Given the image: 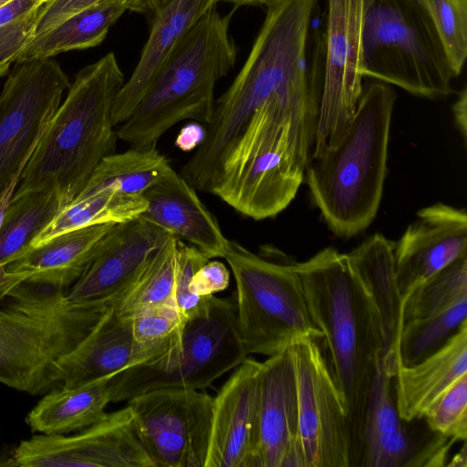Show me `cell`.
<instances>
[{
	"instance_id": "cell-12",
	"label": "cell",
	"mask_w": 467,
	"mask_h": 467,
	"mask_svg": "<svg viewBox=\"0 0 467 467\" xmlns=\"http://www.w3.org/2000/svg\"><path fill=\"white\" fill-rule=\"evenodd\" d=\"M213 399L202 390L163 388L127 400L138 436L155 467H204Z\"/></svg>"
},
{
	"instance_id": "cell-16",
	"label": "cell",
	"mask_w": 467,
	"mask_h": 467,
	"mask_svg": "<svg viewBox=\"0 0 467 467\" xmlns=\"http://www.w3.org/2000/svg\"><path fill=\"white\" fill-rule=\"evenodd\" d=\"M248 357L213 399L209 449L204 467H259V374Z\"/></svg>"
},
{
	"instance_id": "cell-22",
	"label": "cell",
	"mask_w": 467,
	"mask_h": 467,
	"mask_svg": "<svg viewBox=\"0 0 467 467\" xmlns=\"http://www.w3.org/2000/svg\"><path fill=\"white\" fill-rule=\"evenodd\" d=\"M218 2L169 0L155 13L137 66L116 96L112 110L115 127L132 115L176 45Z\"/></svg>"
},
{
	"instance_id": "cell-26",
	"label": "cell",
	"mask_w": 467,
	"mask_h": 467,
	"mask_svg": "<svg viewBox=\"0 0 467 467\" xmlns=\"http://www.w3.org/2000/svg\"><path fill=\"white\" fill-rule=\"evenodd\" d=\"M109 379L49 390L26 414V423L32 432L67 435L99 422L108 415L106 408L111 402Z\"/></svg>"
},
{
	"instance_id": "cell-34",
	"label": "cell",
	"mask_w": 467,
	"mask_h": 467,
	"mask_svg": "<svg viewBox=\"0 0 467 467\" xmlns=\"http://www.w3.org/2000/svg\"><path fill=\"white\" fill-rule=\"evenodd\" d=\"M431 20L455 77L467 57V0H416Z\"/></svg>"
},
{
	"instance_id": "cell-24",
	"label": "cell",
	"mask_w": 467,
	"mask_h": 467,
	"mask_svg": "<svg viewBox=\"0 0 467 467\" xmlns=\"http://www.w3.org/2000/svg\"><path fill=\"white\" fill-rule=\"evenodd\" d=\"M467 374V321L435 353L420 362L399 366L396 405L404 420L423 418L428 407Z\"/></svg>"
},
{
	"instance_id": "cell-21",
	"label": "cell",
	"mask_w": 467,
	"mask_h": 467,
	"mask_svg": "<svg viewBox=\"0 0 467 467\" xmlns=\"http://www.w3.org/2000/svg\"><path fill=\"white\" fill-rule=\"evenodd\" d=\"M170 347L152 348L137 343L130 320L120 317L110 306L91 334L58 362L62 386L111 379L126 368L161 355Z\"/></svg>"
},
{
	"instance_id": "cell-33",
	"label": "cell",
	"mask_w": 467,
	"mask_h": 467,
	"mask_svg": "<svg viewBox=\"0 0 467 467\" xmlns=\"http://www.w3.org/2000/svg\"><path fill=\"white\" fill-rule=\"evenodd\" d=\"M467 297V256L462 257L414 288L404 299L403 324L441 311Z\"/></svg>"
},
{
	"instance_id": "cell-29",
	"label": "cell",
	"mask_w": 467,
	"mask_h": 467,
	"mask_svg": "<svg viewBox=\"0 0 467 467\" xmlns=\"http://www.w3.org/2000/svg\"><path fill=\"white\" fill-rule=\"evenodd\" d=\"M172 169L157 146L130 147L111 153L99 163L82 190H114L129 195H142Z\"/></svg>"
},
{
	"instance_id": "cell-43",
	"label": "cell",
	"mask_w": 467,
	"mask_h": 467,
	"mask_svg": "<svg viewBox=\"0 0 467 467\" xmlns=\"http://www.w3.org/2000/svg\"><path fill=\"white\" fill-rule=\"evenodd\" d=\"M451 109L454 123L465 142L467 139V91L465 87L459 92Z\"/></svg>"
},
{
	"instance_id": "cell-14",
	"label": "cell",
	"mask_w": 467,
	"mask_h": 467,
	"mask_svg": "<svg viewBox=\"0 0 467 467\" xmlns=\"http://www.w3.org/2000/svg\"><path fill=\"white\" fill-rule=\"evenodd\" d=\"M364 10L365 0H327L312 158L337 141L362 94L359 59Z\"/></svg>"
},
{
	"instance_id": "cell-11",
	"label": "cell",
	"mask_w": 467,
	"mask_h": 467,
	"mask_svg": "<svg viewBox=\"0 0 467 467\" xmlns=\"http://www.w3.org/2000/svg\"><path fill=\"white\" fill-rule=\"evenodd\" d=\"M69 86L51 58L15 63L0 93V195L21 177Z\"/></svg>"
},
{
	"instance_id": "cell-36",
	"label": "cell",
	"mask_w": 467,
	"mask_h": 467,
	"mask_svg": "<svg viewBox=\"0 0 467 467\" xmlns=\"http://www.w3.org/2000/svg\"><path fill=\"white\" fill-rule=\"evenodd\" d=\"M429 428L458 441L467 439V374L458 379L426 410Z\"/></svg>"
},
{
	"instance_id": "cell-41",
	"label": "cell",
	"mask_w": 467,
	"mask_h": 467,
	"mask_svg": "<svg viewBox=\"0 0 467 467\" xmlns=\"http://www.w3.org/2000/svg\"><path fill=\"white\" fill-rule=\"evenodd\" d=\"M19 181L20 178L18 177L13 179L0 195V228L5 211L12 200ZM27 277L28 275L26 273L7 272L0 262V301L7 296L11 289Z\"/></svg>"
},
{
	"instance_id": "cell-40",
	"label": "cell",
	"mask_w": 467,
	"mask_h": 467,
	"mask_svg": "<svg viewBox=\"0 0 467 467\" xmlns=\"http://www.w3.org/2000/svg\"><path fill=\"white\" fill-rule=\"evenodd\" d=\"M230 273L220 261H207L201 266L191 282V291L197 296H210L225 290L229 285Z\"/></svg>"
},
{
	"instance_id": "cell-2",
	"label": "cell",
	"mask_w": 467,
	"mask_h": 467,
	"mask_svg": "<svg viewBox=\"0 0 467 467\" xmlns=\"http://www.w3.org/2000/svg\"><path fill=\"white\" fill-rule=\"evenodd\" d=\"M296 270L346 408L351 467H359L368 405L384 350L379 315L347 254L326 247L296 263Z\"/></svg>"
},
{
	"instance_id": "cell-6",
	"label": "cell",
	"mask_w": 467,
	"mask_h": 467,
	"mask_svg": "<svg viewBox=\"0 0 467 467\" xmlns=\"http://www.w3.org/2000/svg\"><path fill=\"white\" fill-rule=\"evenodd\" d=\"M236 8H211L173 48L132 115L117 129L130 147L157 146L172 126L191 119L208 125L216 82L234 67L237 48L229 27Z\"/></svg>"
},
{
	"instance_id": "cell-1",
	"label": "cell",
	"mask_w": 467,
	"mask_h": 467,
	"mask_svg": "<svg viewBox=\"0 0 467 467\" xmlns=\"http://www.w3.org/2000/svg\"><path fill=\"white\" fill-rule=\"evenodd\" d=\"M318 0H265V16L251 51L214 103L202 142L181 176L209 192L222 161L253 112L277 101L317 119L321 82L307 59L311 20Z\"/></svg>"
},
{
	"instance_id": "cell-27",
	"label": "cell",
	"mask_w": 467,
	"mask_h": 467,
	"mask_svg": "<svg viewBox=\"0 0 467 467\" xmlns=\"http://www.w3.org/2000/svg\"><path fill=\"white\" fill-rule=\"evenodd\" d=\"M127 10L125 0H103L85 8L30 40L15 63L51 58L63 52L99 46Z\"/></svg>"
},
{
	"instance_id": "cell-47",
	"label": "cell",
	"mask_w": 467,
	"mask_h": 467,
	"mask_svg": "<svg viewBox=\"0 0 467 467\" xmlns=\"http://www.w3.org/2000/svg\"><path fill=\"white\" fill-rule=\"evenodd\" d=\"M10 0H0V6L5 5V3L9 2Z\"/></svg>"
},
{
	"instance_id": "cell-31",
	"label": "cell",
	"mask_w": 467,
	"mask_h": 467,
	"mask_svg": "<svg viewBox=\"0 0 467 467\" xmlns=\"http://www.w3.org/2000/svg\"><path fill=\"white\" fill-rule=\"evenodd\" d=\"M63 207L52 192H35L12 198L0 228L1 264L6 267L24 254Z\"/></svg>"
},
{
	"instance_id": "cell-23",
	"label": "cell",
	"mask_w": 467,
	"mask_h": 467,
	"mask_svg": "<svg viewBox=\"0 0 467 467\" xmlns=\"http://www.w3.org/2000/svg\"><path fill=\"white\" fill-rule=\"evenodd\" d=\"M117 224H99L59 234L28 249L5 269L27 274L28 281L67 290L87 271Z\"/></svg>"
},
{
	"instance_id": "cell-20",
	"label": "cell",
	"mask_w": 467,
	"mask_h": 467,
	"mask_svg": "<svg viewBox=\"0 0 467 467\" xmlns=\"http://www.w3.org/2000/svg\"><path fill=\"white\" fill-rule=\"evenodd\" d=\"M142 196L147 207L139 217L188 242L209 259L223 257L228 239L196 190L173 168Z\"/></svg>"
},
{
	"instance_id": "cell-38",
	"label": "cell",
	"mask_w": 467,
	"mask_h": 467,
	"mask_svg": "<svg viewBox=\"0 0 467 467\" xmlns=\"http://www.w3.org/2000/svg\"><path fill=\"white\" fill-rule=\"evenodd\" d=\"M210 259L195 246L177 241V270L174 301L182 324L202 312L209 296H197L191 291L196 271Z\"/></svg>"
},
{
	"instance_id": "cell-4",
	"label": "cell",
	"mask_w": 467,
	"mask_h": 467,
	"mask_svg": "<svg viewBox=\"0 0 467 467\" xmlns=\"http://www.w3.org/2000/svg\"><path fill=\"white\" fill-rule=\"evenodd\" d=\"M396 98L389 85L368 84L337 141L306 167L305 177L314 202L340 238L365 230L379 208Z\"/></svg>"
},
{
	"instance_id": "cell-10",
	"label": "cell",
	"mask_w": 467,
	"mask_h": 467,
	"mask_svg": "<svg viewBox=\"0 0 467 467\" xmlns=\"http://www.w3.org/2000/svg\"><path fill=\"white\" fill-rule=\"evenodd\" d=\"M235 281L240 338L249 354L271 357L305 337L321 339L304 295L296 262L257 254L228 240L223 257Z\"/></svg>"
},
{
	"instance_id": "cell-15",
	"label": "cell",
	"mask_w": 467,
	"mask_h": 467,
	"mask_svg": "<svg viewBox=\"0 0 467 467\" xmlns=\"http://www.w3.org/2000/svg\"><path fill=\"white\" fill-rule=\"evenodd\" d=\"M12 458L19 467H155L127 405L73 435L38 433L21 441Z\"/></svg>"
},
{
	"instance_id": "cell-46",
	"label": "cell",
	"mask_w": 467,
	"mask_h": 467,
	"mask_svg": "<svg viewBox=\"0 0 467 467\" xmlns=\"http://www.w3.org/2000/svg\"><path fill=\"white\" fill-rule=\"evenodd\" d=\"M219 2L231 3L237 9L244 5L263 6L265 0H219Z\"/></svg>"
},
{
	"instance_id": "cell-35",
	"label": "cell",
	"mask_w": 467,
	"mask_h": 467,
	"mask_svg": "<svg viewBox=\"0 0 467 467\" xmlns=\"http://www.w3.org/2000/svg\"><path fill=\"white\" fill-rule=\"evenodd\" d=\"M47 0H10L0 6V76L31 40L36 15Z\"/></svg>"
},
{
	"instance_id": "cell-9",
	"label": "cell",
	"mask_w": 467,
	"mask_h": 467,
	"mask_svg": "<svg viewBox=\"0 0 467 467\" xmlns=\"http://www.w3.org/2000/svg\"><path fill=\"white\" fill-rule=\"evenodd\" d=\"M238 332L234 299L210 296L204 308L187 319L161 355L130 367L109 381L111 402L150 390H202L246 358Z\"/></svg>"
},
{
	"instance_id": "cell-17",
	"label": "cell",
	"mask_w": 467,
	"mask_h": 467,
	"mask_svg": "<svg viewBox=\"0 0 467 467\" xmlns=\"http://www.w3.org/2000/svg\"><path fill=\"white\" fill-rule=\"evenodd\" d=\"M398 285L404 299L417 286L467 256V213L443 202L418 211L394 243Z\"/></svg>"
},
{
	"instance_id": "cell-13",
	"label": "cell",
	"mask_w": 467,
	"mask_h": 467,
	"mask_svg": "<svg viewBox=\"0 0 467 467\" xmlns=\"http://www.w3.org/2000/svg\"><path fill=\"white\" fill-rule=\"evenodd\" d=\"M320 339H297L291 351L296 384L298 437L306 467H351L346 408Z\"/></svg>"
},
{
	"instance_id": "cell-28",
	"label": "cell",
	"mask_w": 467,
	"mask_h": 467,
	"mask_svg": "<svg viewBox=\"0 0 467 467\" xmlns=\"http://www.w3.org/2000/svg\"><path fill=\"white\" fill-rule=\"evenodd\" d=\"M146 207L142 195H129L114 190H81L34 238L28 249L70 231L136 219Z\"/></svg>"
},
{
	"instance_id": "cell-37",
	"label": "cell",
	"mask_w": 467,
	"mask_h": 467,
	"mask_svg": "<svg viewBox=\"0 0 467 467\" xmlns=\"http://www.w3.org/2000/svg\"><path fill=\"white\" fill-rule=\"evenodd\" d=\"M129 319L134 340L152 348L170 347L182 326L175 305L148 308Z\"/></svg>"
},
{
	"instance_id": "cell-44",
	"label": "cell",
	"mask_w": 467,
	"mask_h": 467,
	"mask_svg": "<svg viewBox=\"0 0 467 467\" xmlns=\"http://www.w3.org/2000/svg\"><path fill=\"white\" fill-rule=\"evenodd\" d=\"M169 0H128V10L145 16L150 21Z\"/></svg>"
},
{
	"instance_id": "cell-30",
	"label": "cell",
	"mask_w": 467,
	"mask_h": 467,
	"mask_svg": "<svg viewBox=\"0 0 467 467\" xmlns=\"http://www.w3.org/2000/svg\"><path fill=\"white\" fill-rule=\"evenodd\" d=\"M177 241L170 235L150 256L132 283L110 305L117 314L130 318L148 308L175 305Z\"/></svg>"
},
{
	"instance_id": "cell-8",
	"label": "cell",
	"mask_w": 467,
	"mask_h": 467,
	"mask_svg": "<svg viewBox=\"0 0 467 467\" xmlns=\"http://www.w3.org/2000/svg\"><path fill=\"white\" fill-rule=\"evenodd\" d=\"M359 73L428 99L450 96L456 78L416 0H365Z\"/></svg>"
},
{
	"instance_id": "cell-42",
	"label": "cell",
	"mask_w": 467,
	"mask_h": 467,
	"mask_svg": "<svg viewBox=\"0 0 467 467\" xmlns=\"http://www.w3.org/2000/svg\"><path fill=\"white\" fill-rule=\"evenodd\" d=\"M205 129L198 123H190L180 131L175 144L182 150H191L203 140Z\"/></svg>"
},
{
	"instance_id": "cell-19",
	"label": "cell",
	"mask_w": 467,
	"mask_h": 467,
	"mask_svg": "<svg viewBox=\"0 0 467 467\" xmlns=\"http://www.w3.org/2000/svg\"><path fill=\"white\" fill-rule=\"evenodd\" d=\"M258 435L259 467H306L290 348L261 362Z\"/></svg>"
},
{
	"instance_id": "cell-5",
	"label": "cell",
	"mask_w": 467,
	"mask_h": 467,
	"mask_svg": "<svg viewBox=\"0 0 467 467\" xmlns=\"http://www.w3.org/2000/svg\"><path fill=\"white\" fill-rule=\"evenodd\" d=\"M65 289L26 279L0 301V382L30 395L61 387L58 362L95 329L110 305L72 302Z\"/></svg>"
},
{
	"instance_id": "cell-18",
	"label": "cell",
	"mask_w": 467,
	"mask_h": 467,
	"mask_svg": "<svg viewBox=\"0 0 467 467\" xmlns=\"http://www.w3.org/2000/svg\"><path fill=\"white\" fill-rule=\"evenodd\" d=\"M170 235L140 217L118 223L87 271L66 291L67 299L111 305Z\"/></svg>"
},
{
	"instance_id": "cell-25",
	"label": "cell",
	"mask_w": 467,
	"mask_h": 467,
	"mask_svg": "<svg viewBox=\"0 0 467 467\" xmlns=\"http://www.w3.org/2000/svg\"><path fill=\"white\" fill-rule=\"evenodd\" d=\"M393 251L394 243L377 233L347 254L379 312L384 337L382 356H398L403 326V298L398 285Z\"/></svg>"
},
{
	"instance_id": "cell-45",
	"label": "cell",
	"mask_w": 467,
	"mask_h": 467,
	"mask_svg": "<svg viewBox=\"0 0 467 467\" xmlns=\"http://www.w3.org/2000/svg\"><path fill=\"white\" fill-rule=\"evenodd\" d=\"M466 441H463L461 451L455 454L450 462L446 463L448 467H466L467 455H466Z\"/></svg>"
},
{
	"instance_id": "cell-39",
	"label": "cell",
	"mask_w": 467,
	"mask_h": 467,
	"mask_svg": "<svg viewBox=\"0 0 467 467\" xmlns=\"http://www.w3.org/2000/svg\"><path fill=\"white\" fill-rule=\"evenodd\" d=\"M101 1L103 0H47L36 15L31 40L74 14Z\"/></svg>"
},
{
	"instance_id": "cell-7",
	"label": "cell",
	"mask_w": 467,
	"mask_h": 467,
	"mask_svg": "<svg viewBox=\"0 0 467 467\" xmlns=\"http://www.w3.org/2000/svg\"><path fill=\"white\" fill-rule=\"evenodd\" d=\"M314 136L294 119L249 126L223 159L210 193L255 221L275 216L305 179Z\"/></svg>"
},
{
	"instance_id": "cell-32",
	"label": "cell",
	"mask_w": 467,
	"mask_h": 467,
	"mask_svg": "<svg viewBox=\"0 0 467 467\" xmlns=\"http://www.w3.org/2000/svg\"><path fill=\"white\" fill-rule=\"evenodd\" d=\"M467 317V297L429 317L402 326L398 344L399 366L409 367L439 350Z\"/></svg>"
},
{
	"instance_id": "cell-3",
	"label": "cell",
	"mask_w": 467,
	"mask_h": 467,
	"mask_svg": "<svg viewBox=\"0 0 467 467\" xmlns=\"http://www.w3.org/2000/svg\"><path fill=\"white\" fill-rule=\"evenodd\" d=\"M124 83L112 52L78 72L12 198L35 192H52L65 206L79 193L102 159L115 152L119 138L112 110Z\"/></svg>"
}]
</instances>
